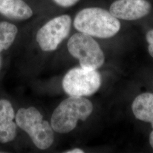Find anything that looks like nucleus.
<instances>
[{"instance_id":"nucleus-14","label":"nucleus","mask_w":153,"mask_h":153,"mask_svg":"<svg viewBox=\"0 0 153 153\" xmlns=\"http://www.w3.org/2000/svg\"><path fill=\"white\" fill-rule=\"evenodd\" d=\"M65 153H84V152L81 150V149H72V150H69V151H67V152H65Z\"/></svg>"},{"instance_id":"nucleus-9","label":"nucleus","mask_w":153,"mask_h":153,"mask_svg":"<svg viewBox=\"0 0 153 153\" xmlns=\"http://www.w3.org/2000/svg\"><path fill=\"white\" fill-rule=\"evenodd\" d=\"M0 14L11 19L25 20L33 16V11L23 0H0Z\"/></svg>"},{"instance_id":"nucleus-5","label":"nucleus","mask_w":153,"mask_h":153,"mask_svg":"<svg viewBox=\"0 0 153 153\" xmlns=\"http://www.w3.org/2000/svg\"><path fill=\"white\" fill-rule=\"evenodd\" d=\"M101 85V77L96 70L73 68L62 80L65 92L71 97H86L96 93Z\"/></svg>"},{"instance_id":"nucleus-3","label":"nucleus","mask_w":153,"mask_h":153,"mask_svg":"<svg viewBox=\"0 0 153 153\" xmlns=\"http://www.w3.org/2000/svg\"><path fill=\"white\" fill-rule=\"evenodd\" d=\"M17 126L26 131L33 143L40 150L49 148L54 141V134L51 125L44 120L39 110L33 107L22 108L16 113Z\"/></svg>"},{"instance_id":"nucleus-8","label":"nucleus","mask_w":153,"mask_h":153,"mask_svg":"<svg viewBox=\"0 0 153 153\" xmlns=\"http://www.w3.org/2000/svg\"><path fill=\"white\" fill-rule=\"evenodd\" d=\"M14 117V111L10 102L5 99L0 100L1 143L10 142L16 137V124L13 121Z\"/></svg>"},{"instance_id":"nucleus-1","label":"nucleus","mask_w":153,"mask_h":153,"mask_svg":"<svg viewBox=\"0 0 153 153\" xmlns=\"http://www.w3.org/2000/svg\"><path fill=\"white\" fill-rule=\"evenodd\" d=\"M74 26L80 33L99 38H111L118 33L120 22L109 11L99 7L85 8L74 18Z\"/></svg>"},{"instance_id":"nucleus-7","label":"nucleus","mask_w":153,"mask_h":153,"mask_svg":"<svg viewBox=\"0 0 153 153\" xmlns=\"http://www.w3.org/2000/svg\"><path fill=\"white\" fill-rule=\"evenodd\" d=\"M151 9L147 0H116L111 4L109 12L117 19L134 21L147 16Z\"/></svg>"},{"instance_id":"nucleus-13","label":"nucleus","mask_w":153,"mask_h":153,"mask_svg":"<svg viewBox=\"0 0 153 153\" xmlns=\"http://www.w3.org/2000/svg\"><path fill=\"white\" fill-rule=\"evenodd\" d=\"M58 5L64 7H69L74 5L79 0H53Z\"/></svg>"},{"instance_id":"nucleus-10","label":"nucleus","mask_w":153,"mask_h":153,"mask_svg":"<svg viewBox=\"0 0 153 153\" xmlns=\"http://www.w3.org/2000/svg\"><path fill=\"white\" fill-rule=\"evenodd\" d=\"M132 111L137 119L150 123L153 128V94L143 93L134 99Z\"/></svg>"},{"instance_id":"nucleus-6","label":"nucleus","mask_w":153,"mask_h":153,"mask_svg":"<svg viewBox=\"0 0 153 153\" xmlns=\"http://www.w3.org/2000/svg\"><path fill=\"white\" fill-rule=\"evenodd\" d=\"M71 25V17L68 15L55 17L45 23L36 35V41L40 48L45 52L57 49L68 36Z\"/></svg>"},{"instance_id":"nucleus-4","label":"nucleus","mask_w":153,"mask_h":153,"mask_svg":"<svg viewBox=\"0 0 153 153\" xmlns=\"http://www.w3.org/2000/svg\"><path fill=\"white\" fill-rule=\"evenodd\" d=\"M68 49L71 55L79 60L82 68L96 70L104 64L103 52L88 35L82 33L73 35L68 40Z\"/></svg>"},{"instance_id":"nucleus-15","label":"nucleus","mask_w":153,"mask_h":153,"mask_svg":"<svg viewBox=\"0 0 153 153\" xmlns=\"http://www.w3.org/2000/svg\"><path fill=\"white\" fill-rule=\"evenodd\" d=\"M149 141L150 145L152 146V147L153 148V131L150 133V137H149Z\"/></svg>"},{"instance_id":"nucleus-12","label":"nucleus","mask_w":153,"mask_h":153,"mask_svg":"<svg viewBox=\"0 0 153 153\" xmlns=\"http://www.w3.org/2000/svg\"><path fill=\"white\" fill-rule=\"evenodd\" d=\"M146 39L149 44L148 51L150 56L153 57V29L148 31L146 35Z\"/></svg>"},{"instance_id":"nucleus-16","label":"nucleus","mask_w":153,"mask_h":153,"mask_svg":"<svg viewBox=\"0 0 153 153\" xmlns=\"http://www.w3.org/2000/svg\"><path fill=\"white\" fill-rule=\"evenodd\" d=\"M1 62H2V61H1V56H0V68H1Z\"/></svg>"},{"instance_id":"nucleus-2","label":"nucleus","mask_w":153,"mask_h":153,"mask_svg":"<svg viewBox=\"0 0 153 153\" xmlns=\"http://www.w3.org/2000/svg\"><path fill=\"white\" fill-rule=\"evenodd\" d=\"M93 110L92 103L83 97L66 99L53 111L51 125L53 131L59 133L72 131L79 120L85 121Z\"/></svg>"},{"instance_id":"nucleus-11","label":"nucleus","mask_w":153,"mask_h":153,"mask_svg":"<svg viewBox=\"0 0 153 153\" xmlns=\"http://www.w3.org/2000/svg\"><path fill=\"white\" fill-rule=\"evenodd\" d=\"M18 28L11 23L0 22V52L8 49L13 43Z\"/></svg>"}]
</instances>
